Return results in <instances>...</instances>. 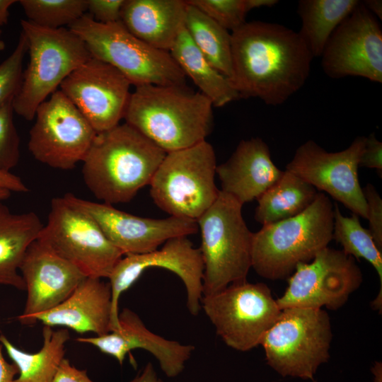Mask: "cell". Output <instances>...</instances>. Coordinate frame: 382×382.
Here are the masks:
<instances>
[{
	"label": "cell",
	"instance_id": "6da1fadb",
	"mask_svg": "<svg viewBox=\"0 0 382 382\" xmlns=\"http://www.w3.org/2000/svg\"><path fill=\"white\" fill-rule=\"evenodd\" d=\"M232 74L240 98L279 105L306 82L313 59L298 32L283 25L245 22L231 33Z\"/></svg>",
	"mask_w": 382,
	"mask_h": 382
},
{
	"label": "cell",
	"instance_id": "7a4b0ae2",
	"mask_svg": "<svg viewBox=\"0 0 382 382\" xmlns=\"http://www.w3.org/2000/svg\"><path fill=\"white\" fill-rule=\"evenodd\" d=\"M166 152L125 122L97 133L83 161L85 185L108 204L130 202L149 185Z\"/></svg>",
	"mask_w": 382,
	"mask_h": 382
},
{
	"label": "cell",
	"instance_id": "3957f363",
	"mask_svg": "<svg viewBox=\"0 0 382 382\" xmlns=\"http://www.w3.org/2000/svg\"><path fill=\"white\" fill-rule=\"evenodd\" d=\"M213 107L200 91L185 86L143 85L131 93L124 119L168 153L206 140Z\"/></svg>",
	"mask_w": 382,
	"mask_h": 382
},
{
	"label": "cell",
	"instance_id": "277c9868",
	"mask_svg": "<svg viewBox=\"0 0 382 382\" xmlns=\"http://www.w3.org/2000/svg\"><path fill=\"white\" fill-rule=\"evenodd\" d=\"M334 205L324 192L301 214L253 233L252 268L260 277L288 279L332 240Z\"/></svg>",
	"mask_w": 382,
	"mask_h": 382
},
{
	"label": "cell",
	"instance_id": "5b68a950",
	"mask_svg": "<svg viewBox=\"0 0 382 382\" xmlns=\"http://www.w3.org/2000/svg\"><path fill=\"white\" fill-rule=\"evenodd\" d=\"M85 43L91 57L120 71L137 86H185L186 76L169 52L133 35L121 21L101 23L88 13L68 27Z\"/></svg>",
	"mask_w": 382,
	"mask_h": 382
},
{
	"label": "cell",
	"instance_id": "8992f818",
	"mask_svg": "<svg viewBox=\"0 0 382 382\" xmlns=\"http://www.w3.org/2000/svg\"><path fill=\"white\" fill-rule=\"evenodd\" d=\"M21 25L29 61L12 106L14 112L30 121L38 106L92 57L83 40L69 28H46L24 19Z\"/></svg>",
	"mask_w": 382,
	"mask_h": 382
},
{
	"label": "cell",
	"instance_id": "52a82bcc",
	"mask_svg": "<svg viewBox=\"0 0 382 382\" xmlns=\"http://www.w3.org/2000/svg\"><path fill=\"white\" fill-rule=\"evenodd\" d=\"M238 200L220 190L214 204L197 220L201 232L202 296L245 281L252 267L253 233Z\"/></svg>",
	"mask_w": 382,
	"mask_h": 382
},
{
	"label": "cell",
	"instance_id": "ba28073f",
	"mask_svg": "<svg viewBox=\"0 0 382 382\" xmlns=\"http://www.w3.org/2000/svg\"><path fill=\"white\" fill-rule=\"evenodd\" d=\"M216 158L206 140L166 153L150 185L154 202L170 216L197 221L216 201Z\"/></svg>",
	"mask_w": 382,
	"mask_h": 382
},
{
	"label": "cell",
	"instance_id": "9c48e42d",
	"mask_svg": "<svg viewBox=\"0 0 382 382\" xmlns=\"http://www.w3.org/2000/svg\"><path fill=\"white\" fill-rule=\"evenodd\" d=\"M330 318L323 308H286L263 336L267 365L283 377L314 380L330 359Z\"/></svg>",
	"mask_w": 382,
	"mask_h": 382
},
{
	"label": "cell",
	"instance_id": "30bf717a",
	"mask_svg": "<svg viewBox=\"0 0 382 382\" xmlns=\"http://www.w3.org/2000/svg\"><path fill=\"white\" fill-rule=\"evenodd\" d=\"M200 305L223 342L240 352L260 345L282 311L267 284L247 280L203 295Z\"/></svg>",
	"mask_w": 382,
	"mask_h": 382
},
{
	"label": "cell",
	"instance_id": "8fae6325",
	"mask_svg": "<svg viewBox=\"0 0 382 382\" xmlns=\"http://www.w3.org/2000/svg\"><path fill=\"white\" fill-rule=\"evenodd\" d=\"M37 240L88 277L108 278L124 255L93 219L63 197L51 200L47 221Z\"/></svg>",
	"mask_w": 382,
	"mask_h": 382
},
{
	"label": "cell",
	"instance_id": "7c38bea8",
	"mask_svg": "<svg viewBox=\"0 0 382 382\" xmlns=\"http://www.w3.org/2000/svg\"><path fill=\"white\" fill-rule=\"evenodd\" d=\"M28 146L37 161L59 170L83 162L97 133L60 90L38 106Z\"/></svg>",
	"mask_w": 382,
	"mask_h": 382
},
{
	"label": "cell",
	"instance_id": "4fadbf2b",
	"mask_svg": "<svg viewBox=\"0 0 382 382\" xmlns=\"http://www.w3.org/2000/svg\"><path fill=\"white\" fill-rule=\"evenodd\" d=\"M363 282L354 258L342 250L327 247L306 263L299 264L288 278V286L277 303L286 308L336 311L344 306Z\"/></svg>",
	"mask_w": 382,
	"mask_h": 382
},
{
	"label": "cell",
	"instance_id": "5bb4252c",
	"mask_svg": "<svg viewBox=\"0 0 382 382\" xmlns=\"http://www.w3.org/2000/svg\"><path fill=\"white\" fill-rule=\"evenodd\" d=\"M150 267H161L175 273L182 280L187 294L186 306L192 316L201 309L204 263L199 248L186 237L168 240L160 249L142 254L123 255L109 277L112 292L111 327L119 329V299Z\"/></svg>",
	"mask_w": 382,
	"mask_h": 382
},
{
	"label": "cell",
	"instance_id": "9a60e30c",
	"mask_svg": "<svg viewBox=\"0 0 382 382\" xmlns=\"http://www.w3.org/2000/svg\"><path fill=\"white\" fill-rule=\"evenodd\" d=\"M366 137H357L345 149L328 152L309 139L296 150L286 170L325 192L352 214L366 219V205L358 178Z\"/></svg>",
	"mask_w": 382,
	"mask_h": 382
},
{
	"label": "cell",
	"instance_id": "2e32d148",
	"mask_svg": "<svg viewBox=\"0 0 382 382\" xmlns=\"http://www.w3.org/2000/svg\"><path fill=\"white\" fill-rule=\"evenodd\" d=\"M321 66L332 79L360 76L382 82V29L360 1L337 27L321 54Z\"/></svg>",
	"mask_w": 382,
	"mask_h": 382
},
{
	"label": "cell",
	"instance_id": "e0dca14e",
	"mask_svg": "<svg viewBox=\"0 0 382 382\" xmlns=\"http://www.w3.org/2000/svg\"><path fill=\"white\" fill-rule=\"evenodd\" d=\"M63 198L93 219L124 255L151 252L170 238L187 237L199 230L197 221L189 219L173 216L165 219L141 217L72 193L65 194Z\"/></svg>",
	"mask_w": 382,
	"mask_h": 382
},
{
	"label": "cell",
	"instance_id": "ac0fdd59",
	"mask_svg": "<svg viewBox=\"0 0 382 382\" xmlns=\"http://www.w3.org/2000/svg\"><path fill=\"white\" fill-rule=\"evenodd\" d=\"M131 86L116 68L91 57L62 81L59 90L99 133L118 125L124 118Z\"/></svg>",
	"mask_w": 382,
	"mask_h": 382
},
{
	"label": "cell",
	"instance_id": "d6986e66",
	"mask_svg": "<svg viewBox=\"0 0 382 382\" xmlns=\"http://www.w3.org/2000/svg\"><path fill=\"white\" fill-rule=\"evenodd\" d=\"M20 271L27 291L24 309L18 316L23 325L65 301L86 277L37 240L27 249Z\"/></svg>",
	"mask_w": 382,
	"mask_h": 382
},
{
	"label": "cell",
	"instance_id": "ffe728a7",
	"mask_svg": "<svg viewBox=\"0 0 382 382\" xmlns=\"http://www.w3.org/2000/svg\"><path fill=\"white\" fill-rule=\"evenodd\" d=\"M118 322L117 330L101 336L78 337L76 340L95 346L101 352L116 359L120 365L131 350L142 349L156 359L167 377L174 378L182 373L195 350L193 345L167 340L152 332L129 308L119 313Z\"/></svg>",
	"mask_w": 382,
	"mask_h": 382
},
{
	"label": "cell",
	"instance_id": "44dd1931",
	"mask_svg": "<svg viewBox=\"0 0 382 382\" xmlns=\"http://www.w3.org/2000/svg\"><path fill=\"white\" fill-rule=\"evenodd\" d=\"M269 146L259 137L241 140L229 158L216 166L221 191L241 204L257 199L282 175Z\"/></svg>",
	"mask_w": 382,
	"mask_h": 382
},
{
	"label": "cell",
	"instance_id": "7402d4cb",
	"mask_svg": "<svg viewBox=\"0 0 382 382\" xmlns=\"http://www.w3.org/2000/svg\"><path fill=\"white\" fill-rule=\"evenodd\" d=\"M112 292L109 282L85 277L74 292L52 309L34 316L30 325L40 322L50 327L61 326L79 333L101 336L111 327Z\"/></svg>",
	"mask_w": 382,
	"mask_h": 382
},
{
	"label": "cell",
	"instance_id": "603a6c76",
	"mask_svg": "<svg viewBox=\"0 0 382 382\" xmlns=\"http://www.w3.org/2000/svg\"><path fill=\"white\" fill-rule=\"evenodd\" d=\"M186 1L125 0L120 21L135 37L169 52L185 26Z\"/></svg>",
	"mask_w": 382,
	"mask_h": 382
},
{
	"label": "cell",
	"instance_id": "cb8c5ba5",
	"mask_svg": "<svg viewBox=\"0 0 382 382\" xmlns=\"http://www.w3.org/2000/svg\"><path fill=\"white\" fill-rule=\"evenodd\" d=\"M43 225L34 212L13 213L0 200V284L25 290L20 267Z\"/></svg>",
	"mask_w": 382,
	"mask_h": 382
},
{
	"label": "cell",
	"instance_id": "d4e9b609",
	"mask_svg": "<svg viewBox=\"0 0 382 382\" xmlns=\"http://www.w3.org/2000/svg\"><path fill=\"white\" fill-rule=\"evenodd\" d=\"M169 52L214 107H222L240 99L228 79L213 67L198 50L185 26Z\"/></svg>",
	"mask_w": 382,
	"mask_h": 382
},
{
	"label": "cell",
	"instance_id": "484cf974",
	"mask_svg": "<svg viewBox=\"0 0 382 382\" xmlns=\"http://www.w3.org/2000/svg\"><path fill=\"white\" fill-rule=\"evenodd\" d=\"M42 346L35 353L24 352L13 345L3 334L0 342L18 373L13 382H52L64 357L65 345L69 339V330L52 327L42 328Z\"/></svg>",
	"mask_w": 382,
	"mask_h": 382
},
{
	"label": "cell",
	"instance_id": "4316f807",
	"mask_svg": "<svg viewBox=\"0 0 382 382\" xmlns=\"http://www.w3.org/2000/svg\"><path fill=\"white\" fill-rule=\"evenodd\" d=\"M318 192L313 185L285 170L257 199L255 219L264 226L295 216L313 202Z\"/></svg>",
	"mask_w": 382,
	"mask_h": 382
},
{
	"label": "cell",
	"instance_id": "83f0119b",
	"mask_svg": "<svg viewBox=\"0 0 382 382\" xmlns=\"http://www.w3.org/2000/svg\"><path fill=\"white\" fill-rule=\"evenodd\" d=\"M358 0H301L297 13L301 19L298 33L313 57H320L337 27L353 11Z\"/></svg>",
	"mask_w": 382,
	"mask_h": 382
},
{
	"label": "cell",
	"instance_id": "f1b7e54d",
	"mask_svg": "<svg viewBox=\"0 0 382 382\" xmlns=\"http://www.w3.org/2000/svg\"><path fill=\"white\" fill-rule=\"evenodd\" d=\"M186 4L185 27L192 40L211 65L229 79L232 74L231 34L198 8Z\"/></svg>",
	"mask_w": 382,
	"mask_h": 382
},
{
	"label": "cell",
	"instance_id": "f546056e",
	"mask_svg": "<svg viewBox=\"0 0 382 382\" xmlns=\"http://www.w3.org/2000/svg\"><path fill=\"white\" fill-rule=\"evenodd\" d=\"M332 239L342 246V251L354 258H363L376 270L380 282L379 291L371 303L372 308L382 311V251L376 246L369 229L364 228L359 216L342 214L337 203L334 204Z\"/></svg>",
	"mask_w": 382,
	"mask_h": 382
},
{
	"label": "cell",
	"instance_id": "4dcf8cb0",
	"mask_svg": "<svg viewBox=\"0 0 382 382\" xmlns=\"http://www.w3.org/2000/svg\"><path fill=\"white\" fill-rule=\"evenodd\" d=\"M27 20L38 26L68 27L87 11V0H20Z\"/></svg>",
	"mask_w": 382,
	"mask_h": 382
},
{
	"label": "cell",
	"instance_id": "1f68e13d",
	"mask_svg": "<svg viewBox=\"0 0 382 382\" xmlns=\"http://www.w3.org/2000/svg\"><path fill=\"white\" fill-rule=\"evenodd\" d=\"M224 29L232 32L243 25L249 12L246 0H188Z\"/></svg>",
	"mask_w": 382,
	"mask_h": 382
},
{
	"label": "cell",
	"instance_id": "d6a6232c",
	"mask_svg": "<svg viewBox=\"0 0 382 382\" xmlns=\"http://www.w3.org/2000/svg\"><path fill=\"white\" fill-rule=\"evenodd\" d=\"M26 53L27 41L21 32L15 49L0 64V107L13 101L21 88L23 73V64Z\"/></svg>",
	"mask_w": 382,
	"mask_h": 382
},
{
	"label": "cell",
	"instance_id": "836d02e7",
	"mask_svg": "<svg viewBox=\"0 0 382 382\" xmlns=\"http://www.w3.org/2000/svg\"><path fill=\"white\" fill-rule=\"evenodd\" d=\"M12 101L0 107V171L10 172L20 159V137L13 121Z\"/></svg>",
	"mask_w": 382,
	"mask_h": 382
},
{
	"label": "cell",
	"instance_id": "e575fe53",
	"mask_svg": "<svg viewBox=\"0 0 382 382\" xmlns=\"http://www.w3.org/2000/svg\"><path fill=\"white\" fill-rule=\"evenodd\" d=\"M366 205L369 231L378 248L382 251V199L376 187L367 183L362 187Z\"/></svg>",
	"mask_w": 382,
	"mask_h": 382
},
{
	"label": "cell",
	"instance_id": "d590c367",
	"mask_svg": "<svg viewBox=\"0 0 382 382\" xmlns=\"http://www.w3.org/2000/svg\"><path fill=\"white\" fill-rule=\"evenodd\" d=\"M125 0H87V11L97 22L111 23L120 21Z\"/></svg>",
	"mask_w": 382,
	"mask_h": 382
},
{
	"label": "cell",
	"instance_id": "8d00e7d4",
	"mask_svg": "<svg viewBox=\"0 0 382 382\" xmlns=\"http://www.w3.org/2000/svg\"><path fill=\"white\" fill-rule=\"evenodd\" d=\"M359 166L376 169L381 178L382 143L376 139L374 133L366 137V143L360 157Z\"/></svg>",
	"mask_w": 382,
	"mask_h": 382
},
{
	"label": "cell",
	"instance_id": "74e56055",
	"mask_svg": "<svg viewBox=\"0 0 382 382\" xmlns=\"http://www.w3.org/2000/svg\"><path fill=\"white\" fill-rule=\"evenodd\" d=\"M52 382H94L86 370H80L72 366L69 361L64 358Z\"/></svg>",
	"mask_w": 382,
	"mask_h": 382
},
{
	"label": "cell",
	"instance_id": "f35d334b",
	"mask_svg": "<svg viewBox=\"0 0 382 382\" xmlns=\"http://www.w3.org/2000/svg\"><path fill=\"white\" fill-rule=\"evenodd\" d=\"M0 187L16 192H27L29 191L28 187L21 178L11 172L0 171Z\"/></svg>",
	"mask_w": 382,
	"mask_h": 382
},
{
	"label": "cell",
	"instance_id": "ab89813d",
	"mask_svg": "<svg viewBox=\"0 0 382 382\" xmlns=\"http://www.w3.org/2000/svg\"><path fill=\"white\" fill-rule=\"evenodd\" d=\"M18 373L14 364L8 363L2 354V345L0 342V382H13Z\"/></svg>",
	"mask_w": 382,
	"mask_h": 382
},
{
	"label": "cell",
	"instance_id": "60d3db41",
	"mask_svg": "<svg viewBox=\"0 0 382 382\" xmlns=\"http://www.w3.org/2000/svg\"><path fill=\"white\" fill-rule=\"evenodd\" d=\"M129 382H163L157 375L154 365L148 362L143 370Z\"/></svg>",
	"mask_w": 382,
	"mask_h": 382
},
{
	"label": "cell",
	"instance_id": "b9f144b4",
	"mask_svg": "<svg viewBox=\"0 0 382 382\" xmlns=\"http://www.w3.org/2000/svg\"><path fill=\"white\" fill-rule=\"evenodd\" d=\"M17 1L0 0V28L7 24L9 17V9Z\"/></svg>",
	"mask_w": 382,
	"mask_h": 382
},
{
	"label": "cell",
	"instance_id": "7bdbcfd3",
	"mask_svg": "<svg viewBox=\"0 0 382 382\" xmlns=\"http://www.w3.org/2000/svg\"><path fill=\"white\" fill-rule=\"evenodd\" d=\"M362 3L378 20H382V1L381 0H366Z\"/></svg>",
	"mask_w": 382,
	"mask_h": 382
},
{
	"label": "cell",
	"instance_id": "ee69618b",
	"mask_svg": "<svg viewBox=\"0 0 382 382\" xmlns=\"http://www.w3.org/2000/svg\"><path fill=\"white\" fill-rule=\"evenodd\" d=\"M277 0H246L248 11L260 7H272L278 4Z\"/></svg>",
	"mask_w": 382,
	"mask_h": 382
},
{
	"label": "cell",
	"instance_id": "f6af8a7d",
	"mask_svg": "<svg viewBox=\"0 0 382 382\" xmlns=\"http://www.w3.org/2000/svg\"><path fill=\"white\" fill-rule=\"evenodd\" d=\"M374 376L373 382H382V364L380 361H375L371 368Z\"/></svg>",
	"mask_w": 382,
	"mask_h": 382
},
{
	"label": "cell",
	"instance_id": "bcb514c9",
	"mask_svg": "<svg viewBox=\"0 0 382 382\" xmlns=\"http://www.w3.org/2000/svg\"><path fill=\"white\" fill-rule=\"evenodd\" d=\"M11 195V192L5 188L0 187V200L3 201L8 199Z\"/></svg>",
	"mask_w": 382,
	"mask_h": 382
},
{
	"label": "cell",
	"instance_id": "7dc6e473",
	"mask_svg": "<svg viewBox=\"0 0 382 382\" xmlns=\"http://www.w3.org/2000/svg\"><path fill=\"white\" fill-rule=\"evenodd\" d=\"M5 48V43L2 39V30L0 29V51L3 50Z\"/></svg>",
	"mask_w": 382,
	"mask_h": 382
},
{
	"label": "cell",
	"instance_id": "c3c4849f",
	"mask_svg": "<svg viewBox=\"0 0 382 382\" xmlns=\"http://www.w3.org/2000/svg\"><path fill=\"white\" fill-rule=\"evenodd\" d=\"M313 382H318V381H316V380H313Z\"/></svg>",
	"mask_w": 382,
	"mask_h": 382
}]
</instances>
